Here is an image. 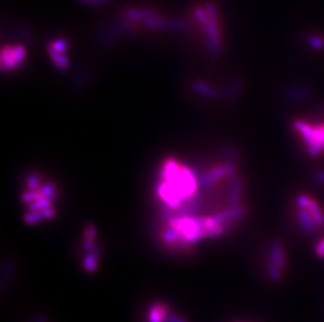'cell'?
Listing matches in <instances>:
<instances>
[{
	"instance_id": "6da1fadb",
	"label": "cell",
	"mask_w": 324,
	"mask_h": 322,
	"mask_svg": "<svg viewBox=\"0 0 324 322\" xmlns=\"http://www.w3.org/2000/svg\"><path fill=\"white\" fill-rule=\"evenodd\" d=\"M59 199V192L53 181L39 173L28 175L24 190L21 194L22 202L27 205L24 221L27 224H36L56 216L54 204Z\"/></svg>"
},
{
	"instance_id": "7a4b0ae2",
	"label": "cell",
	"mask_w": 324,
	"mask_h": 322,
	"mask_svg": "<svg viewBox=\"0 0 324 322\" xmlns=\"http://www.w3.org/2000/svg\"><path fill=\"white\" fill-rule=\"evenodd\" d=\"M195 18L201 26L206 39V44L211 53L217 55L220 50V37L218 28V17L215 6L212 3L206 5L205 8H196L194 11Z\"/></svg>"
},
{
	"instance_id": "3957f363",
	"label": "cell",
	"mask_w": 324,
	"mask_h": 322,
	"mask_svg": "<svg viewBox=\"0 0 324 322\" xmlns=\"http://www.w3.org/2000/svg\"><path fill=\"white\" fill-rule=\"evenodd\" d=\"M27 58V50L20 44L7 45L2 51V68L8 72L14 71L20 67Z\"/></svg>"
},
{
	"instance_id": "277c9868",
	"label": "cell",
	"mask_w": 324,
	"mask_h": 322,
	"mask_svg": "<svg viewBox=\"0 0 324 322\" xmlns=\"http://www.w3.org/2000/svg\"><path fill=\"white\" fill-rule=\"evenodd\" d=\"M49 57L54 64L61 69L66 68L67 66V43L61 39L53 41L48 46Z\"/></svg>"
},
{
	"instance_id": "5b68a950",
	"label": "cell",
	"mask_w": 324,
	"mask_h": 322,
	"mask_svg": "<svg viewBox=\"0 0 324 322\" xmlns=\"http://www.w3.org/2000/svg\"><path fill=\"white\" fill-rule=\"evenodd\" d=\"M269 263L283 270L287 265V258L281 242L275 240L270 245L269 248Z\"/></svg>"
},
{
	"instance_id": "8992f818",
	"label": "cell",
	"mask_w": 324,
	"mask_h": 322,
	"mask_svg": "<svg viewBox=\"0 0 324 322\" xmlns=\"http://www.w3.org/2000/svg\"><path fill=\"white\" fill-rule=\"evenodd\" d=\"M297 217L299 220V223L304 230V232H307L308 234H314L318 230V224L315 222L313 217L311 216L310 211L308 208H299L297 211Z\"/></svg>"
},
{
	"instance_id": "52a82bcc",
	"label": "cell",
	"mask_w": 324,
	"mask_h": 322,
	"mask_svg": "<svg viewBox=\"0 0 324 322\" xmlns=\"http://www.w3.org/2000/svg\"><path fill=\"white\" fill-rule=\"evenodd\" d=\"M324 147V124L314 127V143L309 146V154L317 156Z\"/></svg>"
},
{
	"instance_id": "ba28073f",
	"label": "cell",
	"mask_w": 324,
	"mask_h": 322,
	"mask_svg": "<svg viewBox=\"0 0 324 322\" xmlns=\"http://www.w3.org/2000/svg\"><path fill=\"white\" fill-rule=\"evenodd\" d=\"M168 314V308L165 305L161 303L152 304L148 311V322H164L167 320Z\"/></svg>"
},
{
	"instance_id": "9c48e42d",
	"label": "cell",
	"mask_w": 324,
	"mask_h": 322,
	"mask_svg": "<svg viewBox=\"0 0 324 322\" xmlns=\"http://www.w3.org/2000/svg\"><path fill=\"white\" fill-rule=\"evenodd\" d=\"M294 127L300 132L303 140L308 146H311L314 143V127L302 122V120H295Z\"/></svg>"
},
{
	"instance_id": "30bf717a",
	"label": "cell",
	"mask_w": 324,
	"mask_h": 322,
	"mask_svg": "<svg viewBox=\"0 0 324 322\" xmlns=\"http://www.w3.org/2000/svg\"><path fill=\"white\" fill-rule=\"evenodd\" d=\"M101 249L99 246H94L89 252L88 254L85 256L84 258V269L89 272V273H93L94 271L97 270L98 267V257L100 255Z\"/></svg>"
},
{
	"instance_id": "8fae6325",
	"label": "cell",
	"mask_w": 324,
	"mask_h": 322,
	"mask_svg": "<svg viewBox=\"0 0 324 322\" xmlns=\"http://www.w3.org/2000/svg\"><path fill=\"white\" fill-rule=\"evenodd\" d=\"M311 216L313 217L315 222L318 224V226H323L324 225V212L320 208L319 204L312 199L310 206L308 207Z\"/></svg>"
},
{
	"instance_id": "7c38bea8",
	"label": "cell",
	"mask_w": 324,
	"mask_h": 322,
	"mask_svg": "<svg viewBox=\"0 0 324 322\" xmlns=\"http://www.w3.org/2000/svg\"><path fill=\"white\" fill-rule=\"evenodd\" d=\"M266 272H268V276L269 278L274 281V283H278V281L281 280L282 277V270L279 269L278 267L272 265V264H268L266 266Z\"/></svg>"
},
{
	"instance_id": "4fadbf2b",
	"label": "cell",
	"mask_w": 324,
	"mask_h": 322,
	"mask_svg": "<svg viewBox=\"0 0 324 322\" xmlns=\"http://www.w3.org/2000/svg\"><path fill=\"white\" fill-rule=\"evenodd\" d=\"M309 43L314 47V48H317V49H321L323 48L324 46V41L323 39L319 36H311L309 38Z\"/></svg>"
},
{
	"instance_id": "5bb4252c",
	"label": "cell",
	"mask_w": 324,
	"mask_h": 322,
	"mask_svg": "<svg viewBox=\"0 0 324 322\" xmlns=\"http://www.w3.org/2000/svg\"><path fill=\"white\" fill-rule=\"evenodd\" d=\"M312 199L309 198L308 196L306 195H301L297 198V204L299 205V207L301 208H308L310 206V203H311Z\"/></svg>"
},
{
	"instance_id": "9a60e30c",
	"label": "cell",
	"mask_w": 324,
	"mask_h": 322,
	"mask_svg": "<svg viewBox=\"0 0 324 322\" xmlns=\"http://www.w3.org/2000/svg\"><path fill=\"white\" fill-rule=\"evenodd\" d=\"M315 254L320 258H324V237L315 246Z\"/></svg>"
},
{
	"instance_id": "2e32d148",
	"label": "cell",
	"mask_w": 324,
	"mask_h": 322,
	"mask_svg": "<svg viewBox=\"0 0 324 322\" xmlns=\"http://www.w3.org/2000/svg\"><path fill=\"white\" fill-rule=\"evenodd\" d=\"M166 321H167V322H188L187 320H185V319L181 318L180 316L175 315V314H172V313H169V314H168Z\"/></svg>"
},
{
	"instance_id": "e0dca14e",
	"label": "cell",
	"mask_w": 324,
	"mask_h": 322,
	"mask_svg": "<svg viewBox=\"0 0 324 322\" xmlns=\"http://www.w3.org/2000/svg\"><path fill=\"white\" fill-rule=\"evenodd\" d=\"M316 179L319 181V182L324 183V171L319 172V173L316 175Z\"/></svg>"
},
{
	"instance_id": "ac0fdd59",
	"label": "cell",
	"mask_w": 324,
	"mask_h": 322,
	"mask_svg": "<svg viewBox=\"0 0 324 322\" xmlns=\"http://www.w3.org/2000/svg\"><path fill=\"white\" fill-rule=\"evenodd\" d=\"M36 322H46V319L42 317V318H39V319H38Z\"/></svg>"
},
{
	"instance_id": "d6986e66",
	"label": "cell",
	"mask_w": 324,
	"mask_h": 322,
	"mask_svg": "<svg viewBox=\"0 0 324 322\" xmlns=\"http://www.w3.org/2000/svg\"><path fill=\"white\" fill-rule=\"evenodd\" d=\"M323 151H324V147H323Z\"/></svg>"
}]
</instances>
